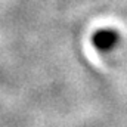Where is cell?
<instances>
[{
	"instance_id": "cell-1",
	"label": "cell",
	"mask_w": 127,
	"mask_h": 127,
	"mask_svg": "<svg viewBox=\"0 0 127 127\" xmlns=\"http://www.w3.org/2000/svg\"><path fill=\"white\" fill-rule=\"evenodd\" d=\"M120 40V34L118 31L112 30V28H102L92 35V43L97 50L100 52H109L112 50Z\"/></svg>"
}]
</instances>
